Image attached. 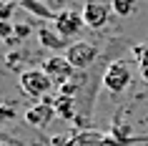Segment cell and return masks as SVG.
<instances>
[{
    "mask_svg": "<svg viewBox=\"0 0 148 146\" xmlns=\"http://www.w3.org/2000/svg\"><path fill=\"white\" fill-rule=\"evenodd\" d=\"M133 81V73H131V63L128 58H116V61L108 63V68L103 73V88L110 93H123Z\"/></svg>",
    "mask_w": 148,
    "mask_h": 146,
    "instance_id": "1",
    "label": "cell"
},
{
    "mask_svg": "<svg viewBox=\"0 0 148 146\" xmlns=\"http://www.w3.org/2000/svg\"><path fill=\"white\" fill-rule=\"evenodd\" d=\"M20 88L25 91V96H33V98H45L50 96V88H53V81L48 78V73L43 68H30L20 73Z\"/></svg>",
    "mask_w": 148,
    "mask_h": 146,
    "instance_id": "2",
    "label": "cell"
},
{
    "mask_svg": "<svg viewBox=\"0 0 148 146\" xmlns=\"http://www.w3.org/2000/svg\"><path fill=\"white\" fill-rule=\"evenodd\" d=\"M113 13V3L110 0H86L83 3V23L90 25V28H103L108 23V15Z\"/></svg>",
    "mask_w": 148,
    "mask_h": 146,
    "instance_id": "3",
    "label": "cell"
},
{
    "mask_svg": "<svg viewBox=\"0 0 148 146\" xmlns=\"http://www.w3.org/2000/svg\"><path fill=\"white\" fill-rule=\"evenodd\" d=\"M95 55H98V48H95L93 43H86V40L70 43L68 51H65V58H68V63H70L75 71L88 68V66L95 61Z\"/></svg>",
    "mask_w": 148,
    "mask_h": 146,
    "instance_id": "4",
    "label": "cell"
},
{
    "mask_svg": "<svg viewBox=\"0 0 148 146\" xmlns=\"http://www.w3.org/2000/svg\"><path fill=\"white\" fill-rule=\"evenodd\" d=\"M43 71L48 73V78L53 83H68L70 78L75 76V68L68 63L65 55H48L43 61Z\"/></svg>",
    "mask_w": 148,
    "mask_h": 146,
    "instance_id": "5",
    "label": "cell"
},
{
    "mask_svg": "<svg viewBox=\"0 0 148 146\" xmlns=\"http://www.w3.org/2000/svg\"><path fill=\"white\" fill-rule=\"evenodd\" d=\"M55 30L60 33L63 38H70V35H78L80 28H83V15L80 13H75V10H63V13H58L53 20Z\"/></svg>",
    "mask_w": 148,
    "mask_h": 146,
    "instance_id": "6",
    "label": "cell"
},
{
    "mask_svg": "<svg viewBox=\"0 0 148 146\" xmlns=\"http://www.w3.org/2000/svg\"><path fill=\"white\" fill-rule=\"evenodd\" d=\"M55 116V108L50 106V103H35V106H30L28 111H25V123H30V126H35V129H45L48 123L53 121Z\"/></svg>",
    "mask_w": 148,
    "mask_h": 146,
    "instance_id": "7",
    "label": "cell"
},
{
    "mask_svg": "<svg viewBox=\"0 0 148 146\" xmlns=\"http://www.w3.org/2000/svg\"><path fill=\"white\" fill-rule=\"evenodd\" d=\"M38 40L43 48H50V51H68V38H63L58 30H50V28L38 30Z\"/></svg>",
    "mask_w": 148,
    "mask_h": 146,
    "instance_id": "8",
    "label": "cell"
},
{
    "mask_svg": "<svg viewBox=\"0 0 148 146\" xmlns=\"http://www.w3.org/2000/svg\"><path fill=\"white\" fill-rule=\"evenodd\" d=\"M103 138L106 134H98V131H80L70 138V146H106Z\"/></svg>",
    "mask_w": 148,
    "mask_h": 146,
    "instance_id": "9",
    "label": "cell"
},
{
    "mask_svg": "<svg viewBox=\"0 0 148 146\" xmlns=\"http://www.w3.org/2000/svg\"><path fill=\"white\" fill-rule=\"evenodd\" d=\"M55 116H60V118H73V98H68V96H58L55 98Z\"/></svg>",
    "mask_w": 148,
    "mask_h": 146,
    "instance_id": "10",
    "label": "cell"
},
{
    "mask_svg": "<svg viewBox=\"0 0 148 146\" xmlns=\"http://www.w3.org/2000/svg\"><path fill=\"white\" fill-rule=\"evenodd\" d=\"M110 3H113V13L121 15V18H128V15H133L138 10V3L136 0H110Z\"/></svg>",
    "mask_w": 148,
    "mask_h": 146,
    "instance_id": "11",
    "label": "cell"
},
{
    "mask_svg": "<svg viewBox=\"0 0 148 146\" xmlns=\"http://www.w3.org/2000/svg\"><path fill=\"white\" fill-rule=\"evenodd\" d=\"M20 5H23L25 10H30L33 15H38V18H53L55 20V15L43 5V3H38V0H20Z\"/></svg>",
    "mask_w": 148,
    "mask_h": 146,
    "instance_id": "12",
    "label": "cell"
},
{
    "mask_svg": "<svg viewBox=\"0 0 148 146\" xmlns=\"http://www.w3.org/2000/svg\"><path fill=\"white\" fill-rule=\"evenodd\" d=\"M133 55L138 58L140 76H143V81L148 83V46H136V48H133Z\"/></svg>",
    "mask_w": 148,
    "mask_h": 146,
    "instance_id": "13",
    "label": "cell"
},
{
    "mask_svg": "<svg viewBox=\"0 0 148 146\" xmlns=\"http://www.w3.org/2000/svg\"><path fill=\"white\" fill-rule=\"evenodd\" d=\"M15 3H0V20H5V23H10V18H13V13H15Z\"/></svg>",
    "mask_w": 148,
    "mask_h": 146,
    "instance_id": "14",
    "label": "cell"
},
{
    "mask_svg": "<svg viewBox=\"0 0 148 146\" xmlns=\"http://www.w3.org/2000/svg\"><path fill=\"white\" fill-rule=\"evenodd\" d=\"M5 66H8V68H20V53H18V51L5 53Z\"/></svg>",
    "mask_w": 148,
    "mask_h": 146,
    "instance_id": "15",
    "label": "cell"
},
{
    "mask_svg": "<svg viewBox=\"0 0 148 146\" xmlns=\"http://www.w3.org/2000/svg\"><path fill=\"white\" fill-rule=\"evenodd\" d=\"M10 116H13V106L5 103V101H0V126L5 121H10Z\"/></svg>",
    "mask_w": 148,
    "mask_h": 146,
    "instance_id": "16",
    "label": "cell"
},
{
    "mask_svg": "<svg viewBox=\"0 0 148 146\" xmlns=\"http://www.w3.org/2000/svg\"><path fill=\"white\" fill-rule=\"evenodd\" d=\"M13 33H15V28H13V25L5 23V20H0V38L8 40V38H13Z\"/></svg>",
    "mask_w": 148,
    "mask_h": 146,
    "instance_id": "17",
    "label": "cell"
},
{
    "mask_svg": "<svg viewBox=\"0 0 148 146\" xmlns=\"http://www.w3.org/2000/svg\"><path fill=\"white\" fill-rule=\"evenodd\" d=\"M75 91H78V86H75V83H63V86H60V96L73 98V96H75Z\"/></svg>",
    "mask_w": 148,
    "mask_h": 146,
    "instance_id": "18",
    "label": "cell"
},
{
    "mask_svg": "<svg viewBox=\"0 0 148 146\" xmlns=\"http://www.w3.org/2000/svg\"><path fill=\"white\" fill-rule=\"evenodd\" d=\"M15 38H25V35H30V25H15Z\"/></svg>",
    "mask_w": 148,
    "mask_h": 146,
    "instance_id": "19",
    "label": "cell"
},
{
    "mask_svg": "<svg viewBox=\"0 0 148 146\" xmlns=\"http://www.w3.org/2000/svg\"><path fill=\"white\" fill-rule=\"evenodd\" d=\"M0 3H15V0H0Z\"/></svg>",
    "mask_w": 148,
    "mask_h": 146,
    "instance_id": "20",
    "label": "cell"
},
{
    "mask_svg": "<svg viewBox=\"0 0 148 146\" xmlns=\"http://www.w3.org/2000/svg\"><path fill=\"white\" fill-rule=\"evenodd\" d=\"M0 146H8V144H5V141H0Z\"/></svg>",
    "mask_w": 148,
    "mask_h": 146,
    "instance_id": "21",
    "label": "cell"
}]
</instances>
